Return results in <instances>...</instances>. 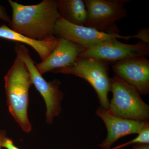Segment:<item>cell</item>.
Returning a JSON list of instances; mask_svg holds the SVG:
<instances>
[{
	"instance_id": "obj_1",
	"label": "cell",
	"mask_w": 149,
	"mask_h": 149,
	"mask_svg": "<svg viewBox=\"0 0 149 149\" xmlns=\"http://www.w3.org/2000/svg\"><path fill=\"white\" fill-rule=\"evenodd\" d=\"M8 1L13 10L11 29L36 40L54 36L55 25L60 17L57 1L43 0L35 5H23L12 0Z\"/></svg>"
},
{
	"instance_id": "obj_2",
	"label": "cell",
	"mask_w": 149,
	"mask_h": 149,
	"mask_svg": "<svg viewBox=\"0 0 149 149\" xmlns=\"http://www.w3.org/2000/svg\"><path fill=\"white\" fill-rule=\"evenodd\" d=\"M4 79L9 111L23 131L30 133L32 127L28 108L29 91L32 83L26 65L17 54Z\"/></svg>"
},
{
	"instance_id": "obj_3",
	"label": "cell",
	"mask_w": 149,
	"mask_h": 149,
	"mask_svg": "<svg viewBox=\"0 0 149 149\" xmlns=\"http://www.w3.org/2000/svg\"><path fill=\"white\" fill-rule=\"evenodd\" d=\"M110 80L113 97L108 112L121 118L149 122V106L136 88L116 75Z\"/></svg>"
},
{
	"instance_id": "obj_4",
	"label": "cell",
	"mask_w": 149,
	"mask_h": 149,
	"mask_svg": "<svg viewBox=\"0 0 149 149\" xmlns=\"http://www.w3.org/2000/svg\"><path fill=\"white\" fill-rule=\"evenodd\" d=\"M53 72L73 74L87 81L95 91L100 107L108 109L111 88L106 62L90 58H78L72 66Z\"/></svg>"
},
{
	"instance_id": "obj_5",
	"label": "cell",
	"mask_w": 149,
	"mask_h": 149,
	"mask_svg": "<svg viewBox=\"0 0 149 149\" xmlns=\"http://www.w3.org/2000/svg\"><path fill=\"white\" fill-rule=\"evenodd\" d=\"M15 51L26 65L32 84L45 100L47 107L46 122L51 125L54 118L58 116L61 111V102L63 95L59 89L60 81L57 80L51 82L46 81L36 68L35 62L25 46L17 43Z\"/></svg>"
},
{
	"instance_id": "obj_6",
	"label": "cell",
	"mask_w": 149,
	"mask_h": 149,
	"mask_svg": "<svg viewBox=\"0 0 149 149\" xmlns=\"http://www.w3.org/2000/svg\"><path fill=\"white\" fill-rule=\"evenodd\" d=\"M87 10L85 26L109 34H119L116 22L126 15L124 6L128 1L85 0Z\"/></svg>"
},
{
	"instance_id": "obj_7",
	"label": "cell",
	"mask_w": 149,
	"mask_h": 149,
	"mask_svg": "<svg viewBox=\"0 0 149 149\" xmlns=\"http://www.w3.org/2000/svg\"><path fill=\"white\" fill-rule=\"evenodd\" d=\"M149 54V44L141 41L129 45L111 38L84 48L78 58H93L102 61L117 62L132 58L145 57Z\"/></svg>"
},
{
	"instance_id": "obj_8",
	"label": "cell",
	"mask_w": 149,
	"mask_h": 149,
	"mask_svg": "<svg viewBox=\"0 0 149 149\" xmlns=\"http://www.w3.org/2000/svg\"><path fill=\"white\" fill-rule=\"evenodd\" d=\"M54 35L77 43L84 48L89 47L111 38L128 40L132 36H122L120 34H109L85 26L75 25L60 17L54 29Z\"/></svg>"
},
{
	"instance_id": "obj_9",
	"label": "cell",
	"mask_w": 149,
	"mask_h": 149,
	"mask_svg": "<svg viewBox=\"0 0 149 149\" xmlns=\"http://www.w3.org/2000/svg\"><path fill=\"white\" fill-rule=\"evenodd\" d=\"M116 75L132 85L141 95L149 93V61L145 57L116 62L112 66Z\"/></svg>"
},
{
	"instance_id": "obj_10",
	"label": "cell",
	"mask_w": 149,
	"mask_h": 149,
	"mask_svg": "<svg viewBox=\"0 0 149 149\" xmlns=\"http://www.w3.org/2000/svg\"><path fill=\"white\" fill-rule=\"evenodd\" d=\"M106 126L107 136L98 146L103 149H111V146L122 137L133 134H139L143 128L149 125V122L125 119L111 114L101 107L96 111Z\"/></svg>"
},
{
	"instance_id": "obj_11",
	"label": "cell",
	"mask_w": 149,
	"mask_h": 149,
	"mask_svg": "<svg viewBox=\"0 0 149 149\" xmlns=\"http://www.w3.org/2000/svg\"><path fill=\"white\" fill-rule=\"evenodd\" d=\"M84 48L77 43L59 38L55 49L45 59L35 64V67L42 74L69 67L75 63Z\"/></svg>"
},
{
	"instance_id": "obj_12",
	"label": "cell",
	"mask_w": 149,
	"mask_h": 149,
	"mask_svg": "<svg viewBox=\"0 0 149 149\" xmlns=\"http://www.w3.org/2000/svg\"><path fill=\"white\" fill-rule=\"evenodd\" d=\"M0 38L28 45L36 51L42 61L55 49L59 40L54 36L45 40H34L14 31L5 24L0 26Z\"/></svg>"
},
{
	"instance_id": "obj_13",
	"label": "cell",
	"mask_w": 149,
	"mask_h": 149,
	"mask_svg": "<svg viewBox=\"0 0 149 149\" xmlns=\"http://www.w3.org/2000/svg\"><path fill=\"white\" fill-rule=\"evenodd\" d=\"M60 16L65 21L75 25L85 26L87 10L82 0L57 1Z\"/></svg>"
},
{
	"instance_id": "obj_14",
	"label": "cell",
	"mask_w": 149,
	"mask_h": 149,
	"mask_svg": "<svg viewBox=\"0 0 149 149\" xmlns=\"http://www.w3.org/2000/svg\"><path fill=\"white\" fill-rule=\"evenodd\" d=\"M139 143L149 144V125L143 128L135 139L118 146L110 149H120L131 144Z\"/></svg>"
},
{
	"instance_id": "obj_15",
	"label": "cell",
	"mask_w": 149,
	"mask_h": 149,
	"mask_svg": "<svg viewBox=\"0 0 149 149\" xmlns=\"http://www.w3.org/2000/svg\"><path fill=\"white\" fill-rule=\"evenodd\" d=\"M132 38H137L140 39L141 41L146 44L149 43V29L146 28L141 29L136 35H132Z\"/></svg>"
},
{
	"instance_id": "obj_16",
	"label": "cell",
	"mask_w": 149,
	"mask_h": 149,
	"mask_svg": "<svg viewBox=\"0 0 149 149\" xmlns=\"http://www.w3.org/2000/svg\"><path fill=\"white\" fill-rule=\"evenodd\" d=\"M1 145L2 148H5L6 149H20L14 144L11 139L7 137L6 136L3 138Z\"/></svg>"
},
{
	"instance_id": "obj_17",
	"label": "cell",
	"mask_w": 149,
	"mask_h": 149,
	"mask_svg": "<svg viewBox=\"0 0 149 149\" xmlns=\"http://www.w3.org/2000/svg\"><path fill=\"white\" fill-rule=\"evenodd\" d=\"M0 19L5 22H8L9 24L10 23L11 19L7 13L6 8L0 4Z\"/></svg>"
},
{
	"instance_id": "obj_18",
	"label": "cell",
	"mask_w": 149,
	"mask_h": 149,
	"mask_svg": "<svg viewBox=\"0 0 149 149\" xmlns=\"http://www.w3.org/2000/svg\"><path fill=\"white\" fill-rule=\"evenodd\" d=\"M133 149H149V144H136L133 146Z\"/></svg>"
},
{
	"instance_id": "obj_19",
	"label": "cell",
	"mask_w": 149,
	"mask_h": 149,
	"mask_svg": "<svg viewBox=\"0 0 149 149\" xmlns=\"http://www.w3.org/2000/svg\"><path fill=\"white\" fill-rule=\"evenodd\" d=\"M7 132L5 130H0V149H2L1 143V141L4 136H6Z\"/></svg>"
}]
</instances>
